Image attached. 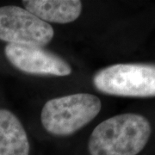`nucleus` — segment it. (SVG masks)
<instances>
[{"label":"nucleus","mask_w":155,"mask_h":155,"mask_svg":"<svg viewBox=\"0 0 155 155\" xmlns=\"http://www.w3.org/2000/svg\"><path fill=\"white\" fill-rule=\"evenodd\" d=\"M22 5L41 20L61 24L77 20L83 7L79 0H24Z\"/></svg>","instance_id":"obj_6"},{"label":"nucleus","mask_w":155,"mask_h":155,"mask_svg":"<svg viewBox=\"0 0 155 155\" xmlns=\"http://www.w3.org/2000/svg\"><path fill=\"white\" fill-rule=\"evenodd\" d=\"M5 54L13 67L24 73L58 77L72 73V67L67 61L43 48L7 44Z\"/></svg>","instance_id":"obj_5"},{"label":"nucleus","mask_w":155,"mask_h":155,"mask_svg":"<svg viewBox=\"0 0 155 155\" xmlns=\"http://www.w3.org/2000/svg\"><path fill=\"white\" fill-rule=\"evenodd\" d=\"M30 145L20 120L11 111L0 109V155H29Z\"/></svg>","instance_id":"obj_7"},{"label":"nucleus","mask_w":155,"mask_h":155,"mask_svg":"<svg viewBox=\"0 0 155 155\" xmlns=\"http://www.w3.org/2000/svg\"><path fill=\"white\" fill-rule=\"evenodd\" d=\"M49 23L19 6L0 7V40L8 44L43 48L53 40Z\"/></svg>","instance_id":"obj_4"},{"label":"nucleus","mask_w":155,"mask_h":155,"mask_svg":"<svg viewBox=\"0 0 155 155\" xmlns=\"http://www.w3.org/2000/svg\"><path fill=\"white\" fill-rule=\"evenodd\" d=\"M101 108V101L95 95H67L48 100L41 110V121L51 134L68 136L91 122Z\"/></svg>","instance_id":"obj_2"},{"label":"nucleus","mask_w":155,"mask_h":155,"mask_svg":"<svg viewBox=\"0 0 155 155\" xmlns=\"http://www.w3.org/2000/svg\"><path fill=\"white\" fill-rule=\"evenodd\" d=\"M152 127L145 116L127 113L99 123L90 136V155H137L147 144Z\"/></svg>","instance_id":"obj_1"},{"label":"nucleus","mask_w":155,"mask_h":155,"mask_svg":"<svg viewBox=\"0 0 155 155\" xmlns=\"http://www.w3.org/2000/svg\"><path fill=\"white\" fill-rule=\"evenodd\" d=\"M98 91L128 97H155V65L116 64L99 70L93 77Z\"/></svg>","instance_id":"obj_3"}]
</instances>
